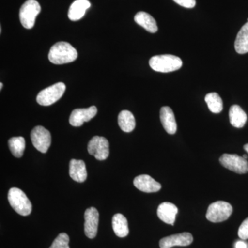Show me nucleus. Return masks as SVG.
<instances>
[{
    "label": "nucleus",
    "mask_w": 248,
    "mask_h": 248,
    "mask_svg": "<svg viewBox=\"0 0 248 248\" xmlns=\"http://www.w3.org/2000/svg\"><path fill=\"white\" fill-rule=\"evenodd\" d=\"M248 244L243 241H239L235 244V248H248Z\"/></svg>",
    "instance_id": "obj_28"
},
{
    "label": "nucleus",
    "mask_w": 248,
    "mask_h": 248,
    "mask_svg": "<svg viewBox=\"0 0 248 248\" xmlns=\"http://www.w3.org/2000/svg\"><path fill=\"white\" fill-rule=\"evenodd\" d=\"M220 164L226 169L238 173L246 174L248 172V163L247 160L243 156L236 154H223L219 159Z\"/></svg>",
    "instance_id": "obj_7"
},
{
    "label": "nucleus",
    "mask_w": 248,
    "mask_h": 248,
    "mask_svg": "<svg viewBox=\"0 0 248 248\" xmlns=\"http://www.w3.org/2000/svg\"><path fill=\"white\" fill-rule=\"evenodd\" d=\"M97 113V107H93L88 108L75 109L72 112L69 122L71 125L75 127L81 126L84 122H89Z\"/></svg>",
    "instance_id": "obj_12"
},
{
    "label": "nucleus",
    "mask_w": 248,
    "mask_h": 248,
    "mask_svg": "<svg viewBox=\"0 0 248 248\" xmlns=\"http://www.w3.org/2000/svg\"><path fill=\"white\" fill-rule=\"evenodd\" d=\"M78 51L68 42H60L50 48L48 59L54 64H64L74 62L78 58Z\"/></svg>",
    "instance_id": "obj_1"
},
{
    "label": "nucleus",
    "mask_w": 248,
    "mask_h": 248,
    "mask_svg": "<svg viewBox=\"0 0 248 248\" xmlns=\"http://www.w3.org/2000/svg\"><path fill=\"white\" fill-rule=\"evenodd\" d=\"M230 122L235 128H241L247 122V115L239 106H232L229 111Z\"/></svg>",
    "instance_id": "obj_19"
},
{
    "label": "nucleus",
    "mask_w": 248,
    "mask_h": 248,
    "mask_svg": "<svg viewBox=\"0 0 248 248\" xmlns=\"http://www.w3.org/2000/svg\"><path fill=\"white\" fill-rule=\"evenodd\" d=\"M205 101L208 104L210 110L213 113L217 114L223 110V101L217 93H210L205 95Z\"/></svg>",
    "instance_id": "obj_24"
},
{
    "label": "nucleus",
    "mask_w": 248,
    "mask_h": 248,
    "mask_svg": "<svg viewBox=\"0 0 248 248\" xmlns=\"http://www.w3.org/2000/svg\"><path fill=\"white\" fill-rule=\"evenodd\" d=\"M89 0H76L70 6L68 10V18L71 21H78L84 17L87 9L91 7Z\"/></svg>",
    "instance_id": "obj_17"
},
{
    "label": "nucleus",
    "mask_w": 248,
    "mask_h": 248,
    "mask_svg": "<svg viewBox=\"0 0 248 248\" xmlns=\"http://www.w3.org/2000/svg\"><path fill=\"white\" fill-rule=\"evenodd\" d=\"M193 236L189 232L173 234L160 240V248H171L174 246H187L192 244Z\"/></svg>",
    "instance_id": "obj_11"
},
{
    "label": "nucleus",
    "mask_w": 248,
    "mask_h": 248,
    "mask_svg": "<svg viewBox=\"0 0 248 248\" xmlns=\"http://www.w3.org/2000/svg\"><path fill=\"white\" fill-rule=\"evenodd\" d=\"M2 87H3V84L2 83H0V89H2Z\"/></svg>",
    "instance_id": "obj_31"
},
{
    "label": "nucleus",
    "mask_w": 248,
    "mask_h": 248,
    "mask_svg": "<svg viewBox=\"0 0 248 248\" xmlns=\"http://www.w3.org/2000/svg\"><path fill=\"white\" fill-rule=\"evenodd\" d=\"M8 200L16 213L22 216H28L32 212V204L26 194L17 187L10 189Z\"/></svg>",
    "instance_id": "obj_3"
},
{
    "label": "nucleus",
    "mask_w": 248,
    "mask_h": 248,
    "mask_svg": "<svg viewBox=\"0 0 248 248\" xmlns=\"http://www.w3.org/2000/svg\"><path fill=\"white\" fill-rule=\"evenodd\" d=\"M178 211L177 207L174 204L164 202L158 207L157 216L164 223L174 226Z\"/></svg>",
    "instance_id": "obj_14"
},
{
    "label": "nucleus",
    "mask_w": 248,
    "mask_h": 248,
    "mask_svg": "<svg viewBox=\"0 0 248 248\" xmlns=\"http://www.w3.org/2000/svg\"></svg>",
    "instance_id": "obj_32"
},
{
    "label": "nucleus",
    "mask_w": 248,
    "mask_h": 248,
    "mask_svg": "<svg viewBox=\"0 0 248 248\" xmlns=\"http://www.w3.org/2000/svg\"><path fill=\"white\" fill-rule=\"evenodd\" d=\"M232 206L228 202L218 201L210 204L207 210L206 218L213 223L226 221L232 213Z\"/></svg>",
    "instance_id": "obj_4"
},
{
    "label": "nucleus",
    "mask_w": 248,
    "mask_h": 248,
    "mask_svg": "<svg viewBox=\"0 0 248 248\" xmlns=\"http://www.w3.org/2000/svg\"><path fill=\"white\" fill-rule=\"evenodd\" d=\"M9 147L12 155L17 158L22 157L25 150V140L22 137H14L9 140Z\"/></svg>",
    "instance_id": "obj_23"
},
{
    "label": "nucleus",
    "mask_w": 248,
    "mask_h": 248,
    "mask_svg": "<svg viewBox=\"0 0 248 248\" xmlns=\"http://www.w3.org/2000/svg\"><path fill=\"white\" fill-rule=\"evenodd\" d=\"M88 151L99 161L107 159L109 156L108 141L104 137H93L88 145Z\"/></svg>",
    "instance_id": "obj_9"
},
{
    "label": "nucleus",
    "mask_w": 248,
    "mask_h": 248,
    "mask_svg": "<svg viewBox=\"0 0 248 248\" xmlns=\"http://www.w3.org/2000/svg\"><path fill=\"white\" fill-rule=\"evenodd\" d=\"M133 184L138 190L146 193L156 192L161 188V185L159 182L147 174H141L135 177Z\"/></svg>",
    "instance_id": "obj_13"
},
{
    "label": "nucleus",
    "mask_w": 248,
    "mask_h": 248,
    "mask_svg": "<svg viewBox=\"0 0 248 248\" xmlns=\"http://www.w3.org/2000/svg\"><path fill=\"white\" fill-rule=\"evenodd\" d=\"M234 48L239 54L248 53V22L238 32L234 42Z\"/></svg>",
    "instance_id": "obj_21"
},
{
    "label": "nucleus",
    "mask_w": 248,
    "mask_h": 248,
    "mask_svg": "<svg viewBox=\"0 0 248 248\" xmlns=\"http://www.w3.org/2000/svg\"><path fill=\"white\" fill-rule=\"evenodd\" d=\"M238 235L241 239H248V217L240 226Z\"/></svg>",
    "instance_id": "obj_26"
},
{
    "label": "nucleus",
    "mask_w": 248,
    "mask_h": 248,
    "mask_svg": "<svg viewBox=\"0 0 248 248\" xmlns=\"http://www.w3.org/2000/svg\"><path fill=\"white\" fill-rule=\"evenodd\" d=\"M65 91L66 85L62 82L57 83L40 91L37 96V102L40 105L45 107L52 105L63 96Z\"/></svg>",
    "instance_id": "obj_6"
},
{
    "label": "nucleus",
    "mask_w": 248,
    "mask_h": 248,
    "mask_svg": "<svg viewBox=\"0 0 248 248\" xmlns=\"http://www.w3.org/2000/svg\"><path fill=\"white\" fill-rule=\"evenodd\" d=\"M244 148L245 151L247 152L248 154V143H247V144L245 145V146H244Z\"/></svg>",
    "instance_id": "obj_29"
},
{
    "label": "nucleus",
    "mask_w": 248,
    "mask_h": 248,
    "mask_svg": "<svg viewBox=\"0 0 248 248\" xmlns=\"http://www.w3.org/2000/svg\"><path fill=\"white\" fill-rule=\"evenodd\" d=\"M70 176L77 182L82 183L87 179L86 164L82 160L71 159L69 166Z\"/></svg>",
    "instance_id": "obj_16"
},
{
    "label": "nucleus",
    "mask_w": 248,
    "mask_h": 248,
    "mask_svg": "<svg viewBox=\"0 0 248 248\" xmlns=\"http://www.w3.org/2000/svg\"><path fill=\"white\" fill-rule=\"evenodd\" d=\"M135 21L137 24L141 26L151 33H155L158 31L157 24L153 16L146 12H139L135 15Z\"/></svg>",
    "instance_id": "obj_18"
},
{
    "label": "nucleus",
    "mask_w": 248,
    "mask_h": 248,
    "mask_svg": "<svg viewBox=\"0 0 248 248\" xmlns=\"http://www.w3.org/2000/svg\"><path fill=\"white\" fill-rule=\"evenodd\" d=\"M99 215L95 208H88L84 214V232L89 239H94L97 234Z\"/></svg>",
    "instance_id": "obj_10"
},
{
    "label": "nucleus",
    "mask_w": 248,
    "mask_h": 248,
    "mask_svg": "<svg viewBox=\"0 0 248 248\" xmlns=\"http://www.w3.org/2000/svg\"><path fill=\"white\" fill-rule=\"evenodd\" d=\"M118 124L124 132L130 133L133 131L136 125V122L133 114L128 110H122L119 114Z\"/></svg>",
    "instance_id": "obj_22"
},
{
    "label": "nucleus",
    "mask_w": 248,
    "mask_h": 248,
    "mask_svg": "<svg viewBox=\"0 0 248 248\" xmlns=\"http://www.w3.org/2000/svg\"><path fill=\"white\" fill-rule=\"evenodd\" d=\"M174 2L187 9H192L196 5V0H173Z\"/></svg>",
    "instance_id": "obj_27"
},
{
    "label": "nucleus",
    "mask_w": 248,
    "mask_h": 248,
    "mask_svg": "<svg viewBox=\"0 0 248 248\" xmlns=\"http://www.w3.org/2000/svg\"><path fill=\"white\" fill-rule=\"evenodd\" d=\"M150 66L155 71L160 73H170L177 71L182 68L183 62L180 58L172 55H156L151 58Z\"/></svg>",
    "instance_id": "obj_2"
},
{
    "label": "nucleus",
    "mask_w": 248,
    "mask_h": 248,
    "mask_svg": "<svg viewBox=\"0 0 248 248\" xmlns=\"http://www.w3.org/2000/svg\"><path fill=\"white\" fill-rule=\"evenodd\" d=\"M160 120L163 126L170 135H174L177 130V122L171 108L164 107L160 110Z\"/></svg>",
    "instance_id": "obj_15"
},
{
    "label": "nucleus",
    "mask_w": 248,
    "mask_h": 248,
    "mask_svg": "<svg viewBox=\"0 0 248 248\" xmlns=\"http://www.w3.org/2000/svg\"><path fill=\"white\" fill-rule=\"evenodd\" d=\"M69 236L66 233H60L49 248H70Z\"/></svg>",
    "instance_id": "obj_25"
},
{
    "label": "nucleus",
    "mask_w": 248,
    "mask_h": 248,
    "mask_svg": "<svg viewBox=\"0 0 248 248\" xmlns=\"http://www.w3.org/2000/svg\"><path fill=\"white\" fill-rule=\"evenodd\" d=\"M243 157H244V159H248V155H243Z\"/></svg>",
    "instance_id": "obj_30"
},
{
    "label": "nucleus",
    "mask_w": 248,
    "mask_h": 248,
    "mask_svg": "<svg viewBox=\"0 0 248 248\" xmlns=\"http://www.w3.org/2000/svg\"><path fill=\"white\" fill-rule=\"evenodd\" d=\"M40 11V5L36 0H27L24 3L19 11V19L23 27L27 29H32Z\"/></svg>",
    "instance_id": "obj_5"
},
{
    "label": "nucleus",
    "mask_w": 248,
    "mask_h": 248,
    "mask_svg": "<svg viewBox=\"0 0 248 248\" xmlns=\"http://www.w3.org/2000/svg\"><path fill=\"white\" fill-rule=\"evenodd\" d=\"M112 229L115 234L120 238L125 237L129 234L127 218L122 214H116L112 217Z\"/></svg>",
    "instance_id": "obj_20"
},
{
    "label": "nucleus",
    "mask_w": 248,
    "mask_h": 248,
    "mask_svg": "<svg viewBox=\"0 0 248 248\" xmlns=\"http://www.w3.org/2000/svg\"><path fill=\"white\" fill-rule=\"evenodd\" d=\"M31 139L37 151L42 153H47L51 144V135L47 129L37 125L31 131Z\"/></svg>",
    "instance_id": "obj_8"
}]
</instances>
